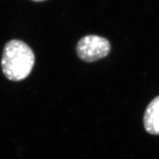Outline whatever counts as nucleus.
Here are the masks:
<instances>
[{
    "instance_id": "7ed1b4c3",
    "label": "nucleus",
    "mask_w": 159,
    "mask_h": 159,
    "mask_svg": "<svg viewBox=\"0 0 159 159\" xmlns=\"http://www.w3.org/2000/svg\"><path fill=\"white\" fill-rule=\"evenodd\" d=\"M143 123L147 133L151 135H159V96L148 104L144 114Z\"/></svg>"
},
{
    "instance_id": "20e7f679",
    "label": "nucleus",
    "mask_w": 159,
    "mask_h": 159,
    "mask_svg": "<svg viewBox=\"0 0 159 159\" xmlns=\"http://www.w3.org/2000/svg\"><path fill=\"white\" fill-rule=\"evenodd\" d=\"M33 1H34V2H43V1H45V0H33Z\"/></svg>"
},
{
    "instance_id": "f03ea898",
    "label": "nucleus",
    "mask_w": 159,
    "mask_h": 159,
    "mask_svg": "<svg viewBox=\"0 0 159 159\" xmlns=\"http://www.w3.org/2000/svg\"><path fill=\"white\" fill-rule=\"evenodd\" d=\"M111 44L106 38L97 35H86L78 41L76 52L78 57L87 62L98 61L107 56Z\"/></svg>"
},
{
    "instance_id": "f257e3e1",
    "label": "nucleus",
    "mask_w": 159,
    "mask_h": 159,
    "mask_svg": "<svg viewBox=\"0 0 159 159\" xmlns=\"http://www.w3.org/2000/svg\"><path fill=\"white\" fill-rule=\"evenodd\" d=\"M34 62L32 49L21 40L12 39L4 46L1 66L9 80L18 82L25 79L31 72Z\"/></svg>"
}]
</instances>
